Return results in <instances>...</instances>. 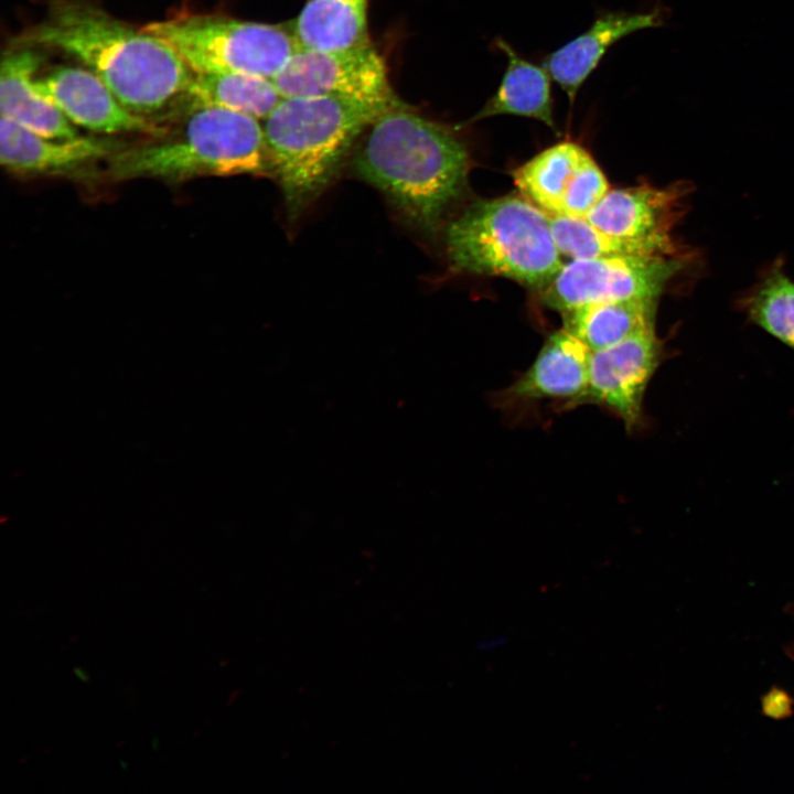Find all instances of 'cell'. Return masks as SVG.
<instances>
[{"instance_id":"d4e9b609","label":"cell","mask_w":794,"mask_h":794,"mask_svg":"<svg viewBox=\"0 0 794 794\" xmlns=\"http://www.w3.org/2000/svg\"><path fill=\"white\" fill-rule=\"evenodd\" d=\"M74 674L84 683H87L89 680V676L82 668H74Z\"/></svg>"},{"instance_id":"e0dca14e","label":"cell","mask_w":794,"mask_h":794,"mask_svg":"<svg viewBox=\"0 0 794 794\" xmlns=\"http://www.w3.org/2000/svg\"><path fill=\"white\" fill-rule=\"evenodd\" d=\"M368 0H307L292 26L298 47L341 51L371 44Z\"/></svg>"},{"instance_id":"7402d4cb","label":"cell","mask_w":794,"mask_h":794,"mask_svg":"<svg viewBox=\"0 0 794 794\" xmlns=\"http://www.w3.org/2000/svg\"><path fill=\"white\" fill-rule=\"evenodd\" d=\"M550 232L560 255L571 259L648 256L639 246L601 232L586 217L550 216Z\"/></svg>"},{"instance_id":"cb8c5ba5","label":"cell","mask_w":794,"mask_h":794,"mask_svg":"<svg viewBox=\"0 0 794 794\" xmlns=\"http://www.w3.org/2000/svg\"><path fill=\"white\" fill-rule=\"evenodd\" d=\"M506 644V637L505 636H494L485 639L478 643V648L481 651H492L496 650L503 645Z\"/></svg>"},{"instance_id":"5bb4252c","label":"cell","mask_w":794,"mask_h":794,"mask_svg":"<svg viewBox=\"0 0 794 794\" xmlns=\"http://www.w3.org/2000/svg\"><path fill=\"white\" fill-rule=\"evenodd\" d=\"M664 18L661 7L644 12H605L583 33L548 54L543 66L572 104L582 84L613 44L636 31L661 26Z\"/></svg>"},{"instance_id":"30bf717a","label":"cell","mask_w":794,"mask_h":794,"mask_svg":"<svg viewBox=\"0 0 794 794\" xmlns=\"http://www.w3.org/2000/svg\"><path fill=\"white\" fill-rule=\"evenodd\" d=\"M664 344L655 328L612 346L592 351L581 406L596 405L615 415L631 433L644 423V397L663 361Z\"/></svg>"},{"instance_id":"5b68a950","label":"cell","mask_w":794,"mask_h":794,"mask_svg":"<svg viewBox=\"0 0 794 794\" xmlns=\"http://www.w3.org/2000/svg\"><path fill=\"white\" fill-rule=\"evenodd\" d=\"M459 271L497 276L543 289L562 266L550 216L523 195L475 201L444 229Z\"/></svg>"},{"instance_id":"9c48e42d","label":"cell","mask_w":794,"mask_h":794,"mask_svg":"<svg viewBox=\"0 0 794 794\" xmlns=\"http://www.w3.org/2000/svg\"><path fill=\"white\" fill-rule=\"evenodd\" d=\"M272 82L281 97L397 100L385 62L372 43L341 51L298 47Z\"/></svg>"},{"instance_id":"8992f818","label":"cell","mask_w":794,"mask_h":794,"mask_svg":"<svg viewBox=\"0 0 794 794\" xmlns=\"http://www.w3.org/2000/svg\"><path fill=\"white\" fill-rule=\"evenodd\" d=\"M142 28L165 41L194 73L272 81L298 49L291 30L215 13L182 12Z\"/></svg>"},{"instance_id":"4fadbf2b","label":"cell","mask_w":794,"mask_h":794,"mask_svg":"<svg viewBox=\"0 0 794 794\" xmlns=\"http://www.w3.org/2000/svg\"><path fill=\"white\" fill-rule=\"evenodd\" d=\"M39 93L76 127L93 133L160 137L168 129L127 109L112 92L86 67L58 66L35 78Z\"/></svg>"},{"instance_id":"2e32d148","label":"cell","mask_w":794,"mask_h":794,"mask_svg":"<svg viewBox=\"0 0 794 794\" xmlns=\"http://www.w3.org/2000/svg\"><path fill=\"white\" fill-rule=\"evenodd\" d=\"M495 45L505 53L507 66L497 89L472 120L513 115L539 120L557 131L551 95L552 78L548 71L522 57L503 39H497Z\"/></svg>"},{"instance_id":"7a4b0ae2","label":"cell","mask_w":794,"mask_h":794,"mask_svg":"<svg viewBox=\"0 0 794 794\" xmlns=\"http://www.w3.org/2000/svg\"><path fill=\"white\" fill-rule=\"evenodd\" d=\"M464 141L444 125L397 105L380 115L353 158V170L427 236L440 227L468 186Z\"/></svg>"},{"instance_id":"8fae6325","label":"cell","mask_w":794,"mask_h":794,"mask_svg":"<svg viewBox=\"0 0 794 794\" xmlns=\"http://www.w3.org/2000/svg\"><path fill=\"white\" fill-rule=\"evenodd\" d=\"M124 146L112 136L96 133L46 138L4 117L0 120V162L8 173L19 178L95 182L104 179L106 164Z\"/></svg>"},{"instance_id":"44dd1931","label":"cell","mask_w":794,"mask_h":794,"mask_svg":"<svg viewBox=\"0 0 794 794\" xmlns=\"http://www.w3.org/2000/svg\"><path fill=\"white\" fill-rule=\"evenodd\" d=\"M776 259L738 299L748 320L794 350V281Z\"/></svg>"},{"instance_id":"52a82bcc","label":"cell","mask_w":794,"mask_h":794,"mask_svg":"<svg viewBox=\"0 0 794 794\" xmlns=\"http://www.w3.org/2000/svg\"><path fill=\"white\" fill-rule=\"evenodd\" d=\"M691 256H614L571 259L541 289L543 301L562 312L601 301H658Z\"/></svg>"},{"instance_id":"9a60e30c","label":"cell","mask_w":794,"mask_h":794,"mask_svg":"<svg viewBox=\"0 0 794 794\" xmlns=\"http://www.w3.org/2000/svg\"><path fill=\"white\" fill-rule=\"evenodd\" d=\"M42 55L31 46H15L4 52L0 66V111L21 127L52 139H72L77 127L35 87Z\"/></svg>"},{"instance_id":"ac0fdd59","label":"cell","mask_w":794,"mask_h":794,"mask_svg":"<svg viewBox=\"0 0 794 794\" xmlns=\"http://www.w3.org/2000/svg\"><path fill=\"white\" fill-rule=\"evenodd\" d=\"M591 154L573 141L556 143L512 172L521 194L549 216L562 214L564 201Z\"/></svg>"},{"instance_id":"ba28073f","label":"cell","mask_w":794,"mask_h":794,"mask_svg":"<svg viewBox=\"0 0 794 794\" xmlns=\"http://www.w3.org/2000/svg\"><path fill=\"white\" fill-rule=\"evenodd\" d=\"M688 182L609 190L586 218L601 232L639 246L648 256H687L673 232L687 210Z\"/></svg>"},{"instance_id":"277c9868","label":"cell","mask_w":794,"mask_h":794,"mask_svg":"<svg viewBox=\"0 0 794 794\" xmlns=\"http://www.w3.org/2000/svg\"><path fill=\"white\" fill-rule=\"evenodd\" d=\"M183 115L174 130L119 149L106 164L104 179L175 184L204 176L272 175L259 119L201 105L187 106Z\"/></svg>"},{"instance_id":"ffe728a7","label":"cell","mask_w":794,"mask_h":794,"mask_svg":"<svg viewBox=\"0 0 794 794\" xmlns=\"http://www.w3.org/2000/svg\"><path fill=\"white\" fill-rule=\"evenodd\" d=\"M282 97L269 78L240 73H194L186 106H213L264 120Z\"/></svg>"},{"instance_id":"3957f363","label":"cell","mask_w":794,"mask_h":794,"mask_svg":"<svg viewBox=\"0 0 794 794\" xmlns=\"http://www.w3.org/2000/svg\"><path fill=\"white\" fill-rule=\"evenodd\" d=\"M397 105L326 96L280 99L262 126L290 225L332 183L362 132Z\"/></svg>"},{"instance_id":"484cf974","label":"cell","mask_w":794,"mask_h":794,"mask_svg":"<svg viewBox=\"0 0 794 794\" xmlns=\"http://www.w3.org/2000/svg\"><path fill=\"white\" fill-rule=\"evenodd\" d=\"M158 744H159V739H158V738H154V739L152 740V747H153L154 750L158 749Z\"/></svg>"},{"instance_id":"4316f807","label":"cell","mask_w":794,"mask_h":794,"mask_svg":"<svg viewBox=\"0 0 794 794\" xmlns=\"http://www.w3.org/2000/svg\"><path fill=\"white\" fill-rule=\"evenodd\" d=\"M122 769L127 770V763L122 760L119 761Z\"/></svg>"},{"instance_id":"7c38bea8","label":"cell","mask_w":794,"mask_h":794,"mask_svg":"<svg viewBox=\"0 0 794 794\" xmlns=\"http://www.w3.org/2000/svg\"><path fill=\"white\" fill-rule=\"evenodd\" d=\"M591 350L564 328L548 336L532 365L495 393L494 406L522 415L538 406L569 410L581 406L589 378Z\"/></svg>"},{"instance_id":"6da1fadb","label":"cell","mask_w":794,"mask_h":794,"mask_svg":"<svg viewBox=\"0 0 794 794\" xmlns=\"http://www.w3.org/2000/svg\"><path fill=\"white\" fill-rule=\"evenodd\" d=\"M15 46L65 53L99 77L131 112L149 118L185 101L194 72L161 37L92 0H50Z\"/></svg>"},{"instance_id":"603a6c76","label":"cell","mask_w":794,"mask_h":794,"mask_svg":"<svg viewBox=\"0 0 794 794\" xmlns=\"http://www.w3.org/2000/svg\"><path fill=\"white\" fill-rule=\"evenodd\" d=\"M608 191L605 175L591 155L581 167L566 195L562 214L559 216L586 217Z\"/></svg>"},{"instance_id":"d6986e66","label":"cell","mask_w":794,"mask_h":794,"mask_svg":"<svg viewBox=\"0 0 794 794\" xmlns=\"http://www.w3.org/2000/svg\"><path fill=\"white\" fill-rule=\"evenodd\" d=\"M656 305L636 299L587 303L562 312L564 329L598 351L655 328Z\"/></svg>"}]
</instances>
